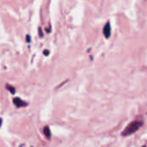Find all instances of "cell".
Wrapping results in <instances>:
<instances>
[{
	"instance_id": "obj_7",
	"label": "cell",
	"mask_w": 147,
	"mask_h": 147,
	"mask_svg": "<svg viewBox=\"0 0 147 147\" xmlns=\"http://www.w3.org/2000/svg\"><path fill=\"white\" fill-rule=\"evenodd\" d=\"M49 54V51L48 50H44V55H48Z\"/></svg>"
},
{
	"instance_id": "obj_2",
	"label": "cell",
	"mask_w": 147,
	"mask_h": 147,
	"mask_svg": "<svg viewBox=\"0 0 147 147\" xmlns=\"http://www.w3.org/2000/svg\"><path fill=\"white\" fill-rule=\"evenodd\" d=\"M103 34L106 39H108L111 35V26H110L109 23H107L105 24L104 28H103Z\"/></svg>"
},
{
	"instance_id": "obj_1",
	"label": "cell",
	"mask_w": 147,
	"mask_h": 147,
	"mask_svg": "<svg viewBox=\"0 0 147 147\" xmlns=\"http://www.w3.org/2000/svg\"><path fill=\"white\" fill-rule=\"evenodd\" d=\"M142 125H143V122H141V121H132V122H131L124 129V131L122 132V135L129 136L131 134L134 133V132H137V131L142 126Z\"/></svg>"
},
{
	"instance_id": "obj_3",
	"label": "cell",
	"mask_w": 147,
	"mask_h": 147,
	"mask_svg": "<svg viewBox=\"0 0 147 147\" xmlns=\"http://www.w3.org/2000/svg\"><path fill=\"white\" fill-rule=\"evenodd\" d=\"M13 103L16 105L17 108H21V107H25L27 105V103L25 101H23V100H21L20 98H15L13 100Z\"/></svg>"
},
{
	"instance_id": "obj_8",
	"label": "cell",
	"mask_w": 147,
	"mask_h": 147,
	"mask_svg": "<svg viewBox=\"0 0 147 147\" xmlns=\"http://www.w3.org/2000/svg\"><path fill=\"white\" fill-rule=\"evenodd\" d=\"M1 125H2V119H0V127H1Z\"/></svg>"
},
{
	"instance_id": "obj_4",
	"label": "cell",
	"mask_w": 147,
	"mask_h": 147,
	"mask_svg": "<svg viewBox=\"0 0 147 147\" xmlns=\"http://www.w3.org/2000/svg\"><path fill=\"white\" fill-rule=\"evenodd\" d=\"M43 132H44L45 135H46V137L48 139H51V131L48 126H45L44 129H43Z\"/></svg>"
},
{
	"instance_id": "obj_6",
	"label": "cell",
	"mask_w": 147,
	"mask_h": 147,
	"mask_svg": "<svg viewBox=\"0 0 147 147\" xmlns=\"http://www.w3.org/2000/svg\"><path fill=\"white\" fill-rule=\"evenodd\" d=\"M26 40H27V41H28V42H30V36L27 35L26 36Z\"/></svg>"
},
{
	"instance_id": "obj_5",
	"label": "cell",
	"mask_w": 147,
	"mask_h": 147,
	"mask_svg": "<svg viewBox=\"0 0 147 147\" xmlns=\"http://www.w3.org/2000/svg\"><path fill=\"white\" fill-rule=\"evenodd\" d=\"M6 89H7V90H10V93H12V94H15V93H16V90H15V88H13V87L10 86V85H9V84H6Z\"/></svg>"
}]
</instances>
